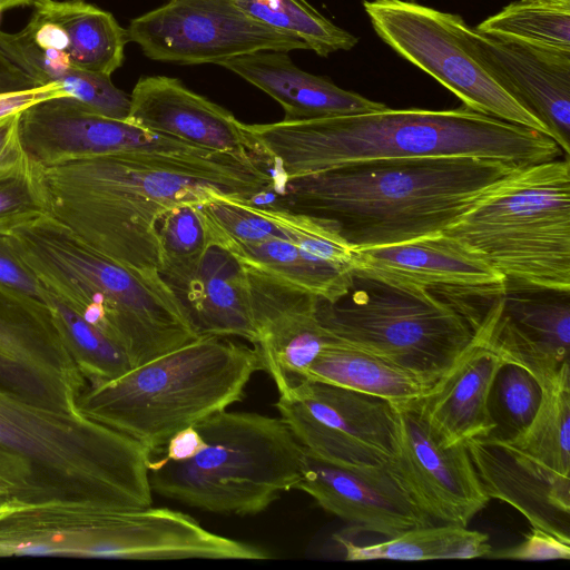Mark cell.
I'll return each mask as SVG.
<instances>
[{
    "label": "cell",
    "instance_id": "47",
    "mask_svg": "<svg viewBox=\"0 0 570 570\" xmlns=\"http://www.w3.org/2000/svg\"><path fill=\"white\" fill-rule=\"evenodd\" d=\"M0 13H1V10H0Z\"/></svg>",
    "mask_w": 570,
    "mask_h": 570
},
{
    "label": "cell",
    "instance_id": "13",
    "mask_svg": "<svg viewBox=\"0 0 570 570\" xmlns=\"http://www.w3.org/2000/svg\"><path fill=\"white\" fill-rule=\"evenodd\" d=\"M88 385L46 303L0 285V387L76 410Z\"/></svg>",
    "mask_w": 570,
    "mask_h": 570
},
{
    "label": "cell",
    "instance_id": "7",
    "mask_svg": "<svg viewBox=\"0 0 570 570\" xmlns=\"http://www.w3.org/2000/svg\"><path fill=\"white\" fill-rule=\"evenodd\" d=\"M205 446L194 456L150 459L151 490L189 507L239 515L266 510L296 489L304 446L281 417L220 411L194 425Z\"/></svg>",
    "mask_w": 570,
    "mask_h": 570
},
{
    "label": "cell",
    "instance_id": "43",
    "mask_svg": "<svg viewBox=\"0 0 570 570\" xmlns=\"http://www.w3.org/2000/svg\"><path fill=\"white\" fill-rule=\"evenodd\" d=\"M19 114L0 119V168L29 161L20 139Z\"/></svg>",
    "mask_w": 570,
    "mask_h": 570
},
{
    "label": "cell",
    "instance_id": "38",
    "mask_svg": "<svg viewBox=\"0 0 570 570\" xmlns=\"http://www.w3.org/2000/svg\"><path fill=\"white\" fill-rule=\"evenodd\" d=\"M47 215L35 166L29 161L0 168V234Z\"/></svg>",
    "mask_w": 570,
    "mask_h": 570
},
{
    "label": "cell",
    "instance_id": "5",
    "mask_svg": "<svg viewBox=\"0 0 570 570\" xmlns=\"http://www.w3.org/2000/svg\"><path fill=\"white\" fill-rule=\"evenodd\" d=\"M10 237L42 285L121 347L131 367L199 337L159 273L121 266L48 214Z\"/></svg>",
    "mask_w": 570,
    "mask_h": 570
},
{
    "label": "cell",
    "instance_id": "20",
    "mask_svg": "<svg viewBox=\"0 0 570 570\" xmlns=\"http://www.w3.org/2000/svg\"><path fill=\"white\" fill-rule=\"evenodd\" d=\"M244 267L258 331L255 346L264 370L279 392L303 377L334 336L318 320L316 295L273 275Z\"/></svg>",
    "mask_w": 570,
    "mask_h": 570
},
{
    "label": "cell",
    "instance_id": "28",
    "mask_svg": "<svg viewBox=\"0 0 570 570\" xmlns=\"http://www.w3.org/2000/svg\"><path fill=\"white\" fill-rule=\"evenodd\" d=\"M210 238L213 246L225 249L242 265L288 282L321 299H338L352 283V272L303 250L286 238L273 237L247 243L212 233Z\"/></svg>",
    "mask_w": 570,
    "mask_h": 570
},
{
    "label": "cell",
    "instance_id": "37",
    "mask_svg": "<svg viewBox=\"0 0 570 570\" xmlns=\"http://www.w3.org/2000/svg\"><path fill=\"white\" fill-rule=\"evenodd\" d=\"M254 209L277 226L303 250L342 269L353 271L354 248L336 227L322 218L295 212L281 204H253Z\"/></svg>",
    "mask_w": 570,
    "mask_h": 570
},
{
    "label": "cell",
    "instance_id": "17",
    "mask_svg": "<svg viewBox=\"0 0 570 570\" xmlns=\"http://www.w3.org/2000/svg\"><path fill=\"white\" fill-rule=\"evenodd\" d=\"M448 20L468 52L570 156V52L481 33L458 14L448 12Z\"/></svg>",
    "mask_w": 570,
    "mask_h": 570
},
{
    "label": "cell",
    "instance_id": "6",
    "mask_svg": "<svg viewBox=\"0 0 570 570\" xmlns=\"http://www.w3.org/2000/svg\"><path fill=\"white\" fill-rule=\"evenodd\" d=\"M261 370L255 345L199 336L115 380L87 385L76 410L136 440L153 456L177 432L240 401Z\"/></svg>",
    "mask_w": 570,
    "mask_h": 570
},
{
    "label": "cell",
    "instance_id": "3",
    "mask_svg": "<svg viewBox=\"0 0 570 570\" xmlns=\"http://www.w3.org/2000/svg\"><path fill=\"white\" fill-rule=\"evenodd\" d=\"M519 166L478 157L354 163L281 183L282 204L332 223L354 248L446 230Z\"/></svg>",
    "mask_w": 570,
    "mask_h": 570
},
{
    "label": "cell",
    "instance_id": "24",
    "mask_svg": "<svg viewBox=\"0 0 570 570\" xmlns=\"http://www.w3.org/2000/svg\"><path fill=\"white\" fill-rule=\"evenodd\" d=\"M33 7L20 32L46 57L109 77L122 65L127 31L110 12L83 0H37Z\"/></svg>",
    "mask_w": 570,
    "mask_h": 570
},
{
    "label": "cell",
    "instance_id": "10",
    "mask_svg": "<svg viewBox=\"0 0 570 570\" xmlns=\"http://www.w3.org/2000/svg\"><path fill=\"white\" fill-rule=\"evenodd\" d=\"M363 7L386 45L453 92L465 107L552 138L547 126L462 46L448 12L404 0H366Z\"/></svg>",
    "mask_w": 570,
    "mask_h": 570
},
{
    "label": "cell",
    "instance_id": "31",
    "mask_svg": "<svg viewBox=\"0 0 570 570\" xmlns=\"http://www.w3.org/2000/svg\"><path fill=\"white\" fill-rule=\"evenodd\" d=\"M538 380L543 395L532 423L520 435L500 441L550 473L570 480L569 363Z\"/></svg>",
    "mask_w": 570,
    "mask_h": 570
},
{
    "label": "cell",
    "instance_id": "32",
    "mask_svg": "<svg viewBox=\"0 0 570 570\" xmlns=\"http://www.w3.org/2000/svg\"><path fill=\"white\" fill-rule=\"evenodd\" d=\"M475 29L505 40L570 52V0H518Z\"/></svg>",
    "mask_w": 570,
    "mask_h": 570
},
{
    "label": "cell",
    "instance_id": "39",
    "mask_svg": "<svg viewBox=\"0 0 570 570\" xmlns=\"http://www.w3.org/2000/svg\"><path fill=\"white\" fill-rule=\"evenodd\" d=\"M254 203L245 198L220 197L199 205V208L212 234L247 243L286 238L277 226L254 209Z\"/></svg>",
    "mask_w": 570,
    "mask_h": 570
},
{
    "label": "cell",
    "instance_id": "27",
    "mask_svg": "<svg viewBox=\"0 0 570 570\" xmlns=\"http://www.w3.org/2000/svg\"><path fill=\"white\" fill-rule=\"evenodd\" d=\"M302 379L354 390L394 404L415 401L432 386L416 374L335 336Z\"/></svg>",
    "mask_w": 570,
    "mask_h": 570
},
{
    "label": "cell",
    "instance_id": "23",
    "mask_svg": "<svg viewBox=\"0 0 570 570\" xmlns=\"http://www.w3.org/2000/svg\"><path fill=\"white\" fill-rule=\"evenodd\" d=\"M502 363L481 322L455 363L424 395L410 402L440 443L454 445L490 434L494 423L488 399Z\"/></svg>",
    "mask_w": 570,
    "mask_h": 570
},
{
    "label": "cell",
    "instance_id": "18",
    "mask_svg": "<svg viewBox=\"0 0 570 570\" xmlns=\"http://www.w3.org/2000/svg\"><path fill=\"white\" fill-rule=\"evenodd\" d=\"M296 489L356 529L385 538L411 528L433 524L387 463L341 465L323 460L304 448Z\"/></svg>",
    "mask_w": 570,
    "mask_h": 570
},
{
    "label": "cell",
    "instance_id": "22",
    "mask_svg": "<svg viewBox=\"0 0 570 570\" xmlns=\"http://www.w3.org/2000/svg\"><path fill=\"white\" fill-rule=\"evenodd\" d=\"M490 499L517 509L534 527L570 542V480L561 479L489 436L465 441Z\"/></svg>",
    "mask_w": 570,
    "mask_h": 570
},
{
    "label": "cell",
    "instance_id": "34",
    "mask_svg": "<svg viewBox=\"0 0 570 570\" xmlns=\"http://www.w3.org/2000/svg\"><path fill=\"white\" fill-rule=\"evenodd\" d=\"M46 299L61 337L88 385L115 380L131 368L127 354L115 342L48 289Z\"/></svg>",
    "mask_w": 570,
    "mask_h": 570
},
{
    "label": "cell",
    "instance_id": "41",
    "mask_svg": "<svg viewBox=\"0 0 570 570\" xmlns=\"http://www.w3.org/2000/svg\"><path fill=\"white\" fill-rule=\"evenodd\" d=\"M488 558L511 559L525 561L570 559V542L563 541L542 529L532 527V530L519 544L491 550Z\"/></svg>",
    "mask_w": 570,
    "mask_h": 570
},
{
    "label": "cell",
    "instance_id": "42",
    "mask_svg": "<svg viewBox=\"0 0 570 570\" xmlns=\"http://www.w3.org/2000/svg\"><path fill=\"white\" fill-rule=\"evenodd\" d=\"M56 97L70 96L58 85L0 94V119L19 114L39 101Z\"/></svg>",
    "mask_w": 570,
    "mask_h": 570
},
{
    "label": "cell",
    "instance_id": "2",
    "mask_svg": "<svg viewBox=\"0 0 570 570\" xmlns=\"http://www.w3.org/2000/svg\"><path fill=\"white\" fill-rule=\"evenodd\" d=\"M245 129L263 164L273 165L278 186L288 178L372 160L478 157L528 166L566 155L537 130L465 106L445 110L385 106L309 120L245 124Z\"/></svg>",
    "mask_w": 570,
    "mask_h": 570
},
{
    "label": "cell",
    "instance_id": "35",
    "mask_svg": "<svg viewBox=\"0 0 570 570\" xmlns=\"http://www.w3.org/2000/svg\"><path fill=\"white\" fill-rule=\"evenodd\" d=\"M539 380L525 367L503 362L499 367L488 399V409L494 423L489 438L511 440L532 423L542 401Z\"/></svg>",
    "mask_w": 570,
    "mask_h": 570
},
{
    "label": "cell",
    "instance_id": "30",
    "mask_svg": "<svg viewBox=\"0 0 570 570\" xmlns=\"http://www.w3.org/2000/svg\"><path fill=\"white\" fill-rule=\"evenodd\" d=\"M335 539L348 561L471 559L487 557L492 550L487 533L443 523L411 528L372 544H356L341 534Z\"/></svg>",
    "mask_w": 570,
    "mask_h": 570
},
{
    "label": "cell",
    "instance_id": "4",
    "mask_svg": "<svg viewBox=\"0 0 570 570\" xmlns=\"http://www.w3.org/2000/svg\"><path fill=\"white\" fill-rule=\"evenodd\" d=\"M150 459L136 440L78 411L0 387V507L148 508Z\"/></svg>",
    "mask_w": 570,
    "mask_h": 570
},
{
    "label": "cell",
    "instance_id": "12",
    "mask_svg": "<svg viewBox=\"0 0 570 570\" xmlns=\"http://www.w3.org/2000/svg\"><path fill=\"white\" fill-rule=\"evenodd\" d=\"M128 41L146 57L183 65L216 63L257 51L308 49L299 39L243 12L232 0H167L134 18Z\"/></svg>",
    "mask_w": 570,
    "mask_h": 570
},
{
    "label": "cell",
    "instance_id": "44",
    "mask_svg": "<svg viewBox=\"0 0 570 570\" xmlns=\"http://www.w3.org/2000/svg\"><path fill=\"white\" fill-rule=\"evenodd\" d=\"M205 446V441L195 426L177 432L158 453L164 460L180 461L197 454Z\"/></svg>",
    "mask_w": 570,
    "mask_h": 570
},
{
    "label": "cell",
    "instance_id": "33",
    "mask_svg": "<svg viewBox=\"0 0 570 570\" xmlns=\"http://www.w3.org/2000/svg\"><path fill=\"white\" fill-rule=\"evenodd\" d=\"M243 12L276 30L286 32L318 56L350 50L358 39L334 24L306 0H232Z\"/></svg>",
    "mask_w": 570,
    "mask_h": 570
},
{
    "label": "cell",
    "instance_id": "14",
    "mask_svg": "<svg viewBox=\"0 0 570 570\" xmlns=\"http://www.w3.org/2000/svg\"><path fill=\"white\" fill-rule=\"evenodd\" d=\"M19 132L28 159L40 167L131 151H213L106 117L72 97L46 99L24 109L19 116Z\"/></svg>",
    "mask_w": 570,
    "mask_h": 570
},
{
    "label": "cell",
    "instance_id": "8",
    "mask_svg": "<svg viewBox=\"0 0 570 570\" xmlns=\"http://www.w3.org/2000/svg\"><path fill=\"white\" fill-rule=\"evenodd\" d=\"M444 233L507 283L570 291L569 156L520 167Z\"/></svg>",
    "mask_w": 570,
    "mask_h": 570
},
{
    "label": "cell",
    "instance_id": "19",
    "mask_svg": "<svg viewBox=\"0 0 570 570\" xmlns=\"http://www.w3.org/2000/svg\"><path fill=\"white\" fill-rule=\"evenodd\" d=\"M482 324L503 362L525 367L537 379L554 374L570 355V291L519 286L488 308Z\"/></svg>",
    "mask_w": 570,
    "mask_h": 570
},
{
    "label": "cell",
    "instance_id": "16",
    "mask_svg": "<svg viewBox=\"0 0 570 570\" xmlns=\"http://www.w3.org/2000/svg\"><path fill=\"white\" fill-rule=\"evenodd\" d=\"M352 273L482 305L505 291L502 274L444 232L354 249Z\"/></svg>",
    "mask_w": 570,
    "mask_h": 570
},
{
    "label": "cell",
    "instance_id": "26",
    "mask_svg": "<svg viewBox=\"0 0 570 570\" xmlns=\"http://www.w3.org/2000/svg\"><path fill=\"white\" fill-rule=\"evenodd\" d=\"M218 66L276 100L283 107V120L287 121L367 112L385 107L299 69L286 51H257L227 59Z\"/></svg>",
    "mask_w": 570,
    "mask_h": 570
},
{
    "label": "cell",
    "instance_id": "9",
    "mask_svg": "<svg viewBox=\"0 0 570 570\" xmlns=\"http://www.w3.org/2000/svg\"><path fill=\"white\" fill-rule=\"evenodd\" d=\"M488 306L353 274L317 316L338 340L379 355L434 384L459 358Z\"/></svg>",
    "mask_w": 570,
    "mask_h": 570
},
{
    "label": "cell",
    "instance_id": "25",
    "mask_svg": "<svg viewBox=\"0 0 570 570\" xmlns=\"http://www.w3.org/2000/svg\"><path fill=\"white\" fill-rule=\"evenodd\" d=\"M198 336L258 342L246 268L228 252L212 246L191 274L165 281Z\"/></svg>",
    "mask_w": 570,
    "mask_h": 570
},
{
    "label": "cell",
    "instance_id": "15",
    "mask_svg": "<svg viewBox=\"0 0 570 570\" xmlns=\"http://www.w3.org/2000/svg\"><path fill=\"white\" fill-rule=\"evenodd\" d=\"M394 405L396 446L389 466L432 521L466 527L490 498L465 442L440 443L410 402Z\"/></svg>",
    "mask_w": 570,
    "mask_h": 570
},
{
    "label": "cell",
    "instance_id": "45",
    "mask_svg": "<svg viewBox=\"0 0 570 570\" xmlns=\"http://www.w3.org/2000/svg\"><path fill=\"white\" fill-rule=\"evenodd\" d=\"M42 87L0 53V94Z\"/></svg>",
    "mask_w": 570,
    "mask_h": 570
},
{
    "label": "cell",
    "instance_id": "36",
    "mask_svg": "<svg viewBox=\"0 0 570 570\" xmlns=\"http://www.w3.org/2000/svg\"><path fill=\"white\" fill-rule=\"evenodd\" d=\"M161 250L159 274L164 281L195 272L213 246L199 205L184 204L167 210L158 220Z\"/></svg>",
    "mask_w": 570,
    "mask_h": 570
},
{
    "label": "cell",
    "instance_id": "29",
    "mask_svg": "<svg viewBox=\"0 0 570 570\" xmlns=\"http://www.w3.org/2000/svg\"><path fill=\"white\" fill-rule=\"evenodd\" d=\"M0 53L40 86L58 85L70 97L106 117L126 120L130 98L109 76L87 72L46 57L20 31L0 30Z\"/></svg>",
    "mask_w": 570,
    "mask_h": 570
},
{
    "label": "cell",
    "instance_id": "46",
    "mask_svg": "<svg viewBox=\"0 0 570 570\" xmlns=\"http://www.w3.org/2000/svg\"><path fill=\"white\" fill-rule=\"evenodd\" d=\"M36 1L37 0H0V10L3 11L19 6H33Z\"/></svg>",
    "mask_w": 570,
    "mask_h": 570
},
{
    "label": "cell",
    "instance_id": "40",
    "mask_svg": "<svg viewBox=\"0 0 570 570\" xmlns=\"http://www.w3.org/2000/svg\"><path fill=\"white\" fill-rule=\"evenodd\" d=\"M0 285L47 304L46 287L18 255L8 234H0Z\"/></svg>",
    "mask_w": 570,
    "mask_h": 570
},
{
    "label": "cell",
    "instance_id": "21",
    "mask_svg": "<svg viewBox=\"0 0 570 570\" xmlns=\"http://www.w3.org/2000/svg\"><path fill=\"white\" fill-rule=\"evenodd\" d=\"M127 121L203 149L255 158L256 144L232 112L167 76L140 78L129 95Z\"/></svg>",
    "mask_w": 570,
    "mask_h": 570
},
{
    "label": "cell",
    "instance_id": "1",
    "mask_svg": "<svg viewBox=\"0 0 570 570\" xmlns=\"http://www.w3.org/2000/svg\"><path fill=\"white\" fill-rule=\"evenodd\" d=\"M33 166L47 214L100 254L141 274L159 273L157 224L167 210L220 197L254 200L278 188L255 158L220 151H131Z\"/></svg>",
    "mask_w": 570,
    "mask_h": 570
},
{
    "label": "cell",
    "instance_id": "11",
    "mask_svg": "<svg viewBox=\"0 0 570 570\" xmlns=\"http://www.w3.org/2000/svg\"><path fill=\"white\" fill-rule=\"evenodd\" d=\"M275 406L297 441L328 462L382 465L395 452L396 409L384 399L302 379L278 392Z\"/></svg>",
    "mask_w": 570,
    "mask_h": 570
}]
</instances>
